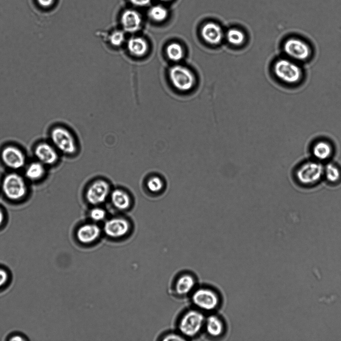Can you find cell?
<instances>
[{"mask_svg":"<svg viewBox=\"0 0 341 341\" xmlns=\"http://www.w3.org/2000/svg\"><path fill=\"white\" fill-rule=\"evenodd\" d=\"M190 305L206 315L218 312L224 304V297L216 287L199 284L188 299Z\"/></svg>","mask_w":341,"mask_h":341,"instance_id":"cell-1","label":"cell"},{"mask_svg":"<svg viewBox=\"0 0 341 341\" xmlns=\"http://www.w3.org/2000/svg\"><path fill=\"white\" fill-rule=\"evenodd\" d=\"M206 314L192 306L184 308L176 321V331L186 340L202 336Z\"/></svg>","mask_w":341,"mask_h":341,"instance_id":"cell-2","label":"cell"},{"mask_svg":"<svg viewBox=\"0 0 341 341\" xmlns=\"http://www.w3.org/2000/svg\"><path fill=\"white\" fill-rule=\"evenodd\" d=\"M275 75L282 82L288 85H295L302 80L303 73L297 62L288 57L282 58L274 65Z\"/></svg>","mask_w":341,"mask_h":341,"instance_id":"cell-3","label":"cell"},{"mask_svg":"<svg viewBox=\"0 0 341 341\" xmlns=\"http://www.w3.org/2000/svg\"><path fill=\"white\" fill-rule=\"evenodd\" d=\"M199 284L197 275L192 271L184 269L178 273L174 278L172 285V291L176 298L180 300H188Z\"/></svg>","mask_w":341,"mask_h":341,"instance_id":"cell-4","label":"cell"},{"mask_svg":"<svg viewBox=\"0 0 341 341\" xmlns=\"http://www.w3.org/2000/svg\"><path fill=\"white\" fill-rule=\"evenodd\" d=\"M50 138L58 151L66 154H72L76 151L75 139L65 127L60 124L54 125L50 130Z\"/></svg>","mask_w":341,"mask_h":341,"instance_id":"cell-5","label":"cell"},{"mask_svg":"<svg viewBox=\"0 0 341 341\" xmlns=\"http://www.w3.org/2000/svg\"><path fill=\"white\" fill-rule=\"evenodd\" d=\"M228 325L224 318L218 312L206 315L202 336L209 340L220 341L228 333Z\"/></svg>","mask_w":341,"mask_h":341,"instance_id":"cell-6","label":"cell"},{"mask_svg":"<svg viewBox=\"0 0 341 341\" xmlns=\"http://www.w3.org/2000/svg\"><path fill=\"white\" fill-rule=\"evenodd\" d=\"M282 48L286 57L297 62L308 60L312 54V48L308 43L296 36L286 39Z\"/></svg>","mask_w":341,"mask_h":341,"instance_id":"cell-7","label":"cell"},{"mask_svg":"<svg viewBox=\"0 0 341 341\" xmlns=\"http://www.w3.org/2000/svg\"><path fill=\"white\" fill-rule=\"evenodd\" d=\"M2 190L4 195L12 200H18L26 194L27 187L22 176L18 173L6 175L2 183Z\"/></svg>","mask_w":341,"mask_h":341,"instance_id":"cell-8","label":"cell"},{"mask_svg":"<svg viewBox=\"0 0 341 341\" xmlns=\"http://www.w3.org/2000/svg\"><path fill=\"white\" fill-rule=\"evenodd\" d=\"M324 168L316 162L309 161L300 166L296 172L298 182L304 185L316 184L324 175Z\"/></svg>","mask_w":341,"mask_h":341,"instance_id":"cell-9","label":"cell"},{"mask_svg":"<svg viewBox=\"0 0 341 341\" xmlns=\"http://www.w3.org/2000/svg\"><path fill=\"white\" fill-rule=\"evenodd\" d=\"M170 79L173 85L182 91L190 89L194 83V77L186 67L182 65L172 67L169 72Z\"/></svg>","mask_w":341,"mask_h":341,"instance_id":"cell-10","label":"cell"},{"mask_svg":"<svg viewBox=\"0 0 341 341\" xmlns=\"http://www.w3.org/2000/svg\"><path fill=\"white\" fill-rule=\"evenodd\" d=\"M110 193V187L105 180L98 179L92 183L88 188L86 198L91 205H98L104 203Z\"/></svg>","mask_w":341,"mask_h":341,"instance_id":"cell-11","label":"cell"},{"mask_svg":"<svg viewBox=\"0 0 341 341\" xmlns=\"http://www.w3.org/2000/svg\"><path fill=\"white\" fill-rule=\"evenodd\" d=\"M1 158L6 166L14 170L20 169L26 163L24 153L20 149L14 146H8L2 149Z\"/></svg>","mask_w":341,"mask_h":341,"instance_id":"cell-12","label":"cell"},{"mask_svg":"<svg viewBox=\"0 0 341 341\" xmlns=\"http://www.w3.org/2000/svg\"><path fill=\"white\" fill-rule=\"evenodd\" d=\"M130 229V224L122 218H113L107 220L104 226L106 235L112 238H119L126 235Z\"/></svg>","mask_w":341,"mask_h":341,"instance_id":"cell-13","label":"cell"},{"mask_svg":"<svg viewBox=\"0 0 341 341\" xmlns=\"http://www.w3.org/2000/svg\"><path fill=\"white\" fill-rule=\"evenodd\" d=\"M57 151L53 145L46 142H41L36 146L34 154L37 161L44 165H52L58 160Z\"/></svg>","mask_w":341,"mask_h":341,"instance_id":"cell-14","label":"cell"},{"mask_svg":"<svg viewBox=\"0 0 341 341\" xmlns=\"http://www.w3.org/2000/svg\"><path fill=\"white\" fill-rule=\"evenodd\" d=\"M99 226L94 223H86L80 226L76 231L78 241L84 244H88L96 241L100 235Z\"/></svg>","mask_w":341,"mask_h":341,"instance_id":"cell-15","label":"cell"},{"mask_svg":"<svg viewBox=\"0 0 341 341\" xmlns=\"http://www.w3.org/2000/svg\"><path fill=\"white\" fill-rule=\"evenodd\" d=\"M201 34L206 41L212 44L220 43L222 37L221 27L212 22H208L202 26Z\"/></svg>","mask_w":341,"mask_h":341,"instance_id":"cell-16","label":"cell"},{"mask_svg":"<svg viewBox=\"0 0 341 341\" xmlns=\"http://www.w3.org/2000/svg\"><path fill=\"white\" fill-rule=\"evenodd\" d=\"M142 19L137 11L128 9L124 11L121 17V23L124 30L133 32L138 30L140 26Z\"/></svg>","mask_w":341,"mask_h":341,"instance_id":"cell-17","label":"cell"},{"mask_svg":"<svg viewBox=\"0 0 341 341\" xmlns=\"http://www.w3.org/2000/svg\"><path fill=\"white\" fill-rule=\"evenodd\" d=\"M112 205L117 209H128L130 205V198L128 194L122 190L117 189L112 191L110 195Z\"/></svg>","mask_w":341,"mask_h":341,"instance_id":"cell-18","label":"cell"},{"mask_svg":"<svg viewBox=\"0 0 341 341\" xmlns=\"http://www.w3.org/2000/svg\"><path fill=\"white\" fill-rule=\"evenodd\" d=\"M129 52L136 57H142L148 52V46L147 41L140 37L130 38L128 42Z\"/></svg>","mask_w":341,"mask_h":341,"instance_id":"cell-19","label":"cell"},{"mask_svg":"<svg viewBox=\"0 0 341 341\" xmlns=\"http://www.w3.org/2000/svg\"><path fill=\"white\" fill-rule=\"evenodd\" d=\"M332 146L328 141L321 140L316 142L313 146L312 152L314 156L319 160H325L332 155Z\"/></svg>","mask_w":341,"mask_h":341,"instance_id":"cell-20","label":"cell"},{"mask_svg":"<svg viewBox=\"0 0 341 341\" xmlns=\"http://www.w3.org/2000/svg\"><path fill=\"white\" fill-rule=\"evenodd\" d=\"M44 166L38 161L30 163L25 170L26 177L32 181L40 179L44 175Z\"/></svg>","mask_w":341,"mask_h":341,"instance_id":"cell-21","label":"cell"},{"mask_svg":"<svg viewBox=\"0 0 341 341\" xmlns=\"http://www.w3.org/2000/svg\"><path fill=\"white\" fill-rule=\"evenodd\" d=\"M326 180L330 183L337 182L340 179L341 172L340 169L333 164H328L324 170Z\"/></svg>","mask_w":341,"mask_h":341,"instance_id":"cell-22","label":"cell"},{"mask_svg":"<svg viewBox=\"0 0 341 341\" xmlns=\"http://www.w3.org/2000/svg\"><path fill=\"white\" fill-rule=\"evenodd\" d=\"M166 52L168 57L174 61L180 60L184 55L182 47L180 44L176 42L172 43L167 46Z\"/></svg>","mask_w":341,"mask_h":341,"instance_id":"cell-23","label":"cell"},{"mask_svg":"<svg viewBox=\"0 0 341 341\" xmlns=\"http://www.w3.org/2000/svg\"><path fill=\"white\" fill-rule=\"evenodd\" d=\"M167 9L160 5L152 7L149 11L150 17L154 21L160 22L166 19L168 16Z\"/></svg>","mask_w":341,"mask_h":341,"instance_id":"cell-24","label":"cell"},{"mask_svg":"<svg viewBox=\"0 0 341 341\" xmlns=\"http://www.w3.org/2000/svg\"><path fill=\"white\" fill-rule=\"evenodd\" d=\"M226 38L231 44L240 45L244 41V35L240 30L236 28H232L228 31Z\"/></svg>","mask_w":341,"mask_h":341,"instance_id":"cell-25","label":"cell"},{"mask_svg":"<svg viewBox=\"0 0 341 341\" xmlns=\"http://www.w3.org/2000/svg\"><path fill=\"white\" fill-rule=\"evenodd\" d=\"M146 187L150 192L154 193H158L164 187V182L160 177L152 176L147 181Z\"/></svg>","mask_w":341,"mask_h":341,"instance_id":"cell-26","label":"cell"},{"mask_svg":"<svg viewBox=\"0 0 341 341\" xmlns=\"http://www.w3.org/2000/svg\"><path fill=\"white\" fill-rule=\"evenodd\" d=\"M89 216L94 221H101L105 219L106 217V212L105 210L102 208L94 207L90 211Z\"/></svg>","mask_w":341,"mask_h":341,"instance_id":"cell-27","label":"cell"},{"mask_svg":"<svg viewBox=\"0 0 341 341\" xmlns=\"http://www.w3.org/2000/svg\"><path fill=\"white\" fill-rule=\"evenodd\" d=\"M124 40V35L122 31H116L113 32L110 36L111 44L115 46L120 45Z\"/></svg>","mask_w":341,"mask_h":341,"instance_id":"cell-28","label":"cell"},{"mask_svg":"<svg viewBox=\"0 0 341 341\" xmlns=\"http://www.w3.org/2000/svg\"><path fill=\"white\" fill-rule=\"evenodd\" d=\"M163 341H186V340L176 330L166 334L162 337Z\"/></svg>","mask_w":341,"mask_h":341,"instance_id":"cell-29","label":"cell"},{"mask_svg":"<svg viewBox=\"0 0 341 341\" xmlns=\"http://www.w3.org/2000/svg\"><path fill=\"white\" fill-rule=\"evenodd\" d=\"M55 0H36L37 2L42 7L49 8L54 3Z\"/></svg>","mask_w":341,"mask_h":341,"instance_id":"cell-30","label":"cell"},{"mask_svg":"<svg viewBox=\"0 0 341 341\" xmlns=\"http://www.w3.org/2000/svg\"><path fill=\"white\" fill-rule=\"evenodd\" d=\"M8 279V275L6 271L0 268V287L6 283Z\"/></svg>","mask_w":341,"mask_h":341,"instance_id":"cell-31","label":"cell"},{"mask_svg":"<svg viewBox=\"0 0 341 341\" xmlns=\"http://www.w3.org/2000/svg\"><path fill=\"white\" fill-rule=\"evenodd\" d=\"M134 5L137 6H144L149 3L151 0H130Z\"/></svg>","mask_w":341,"mask_h":341,"instance_id":"cell-32","label":"cell"},{"mask_svg":"<svg viewBox=\"0 0 341 341\" xmlns=\"http://www.w3.org/2000/svg\"><path fill=\"white\" fill-rule=\"evenodd\" d=\"M4 212L2 209V208H0V226L2 224L4 220Z\"/></svg>","mask_w":341,"mask_h":341,"instance_id":"cell-33","label":"cell"},{"mask_svg":"<svg viewBox=\"0 0 341 341\" xmlns=\"http://www.w3.org/2000/svg\"><path fill=\"white\" fill-rule=\"evenodd\" d=\"M24 339L22 338L20 336H14V338L12 339L11 340H18V341H22Z\"/></svg>","mask_w":341,"mask_h":341,"instance_id":"cell-34","label":"cell"},{"mask_svg":"<svg viewBox=\"0 0 341 341\" xmlns=\"http://www.w3.org/2000/svg\"><path fill=\"white\" fill-rule=\"evenodd\" d=\"M162 0V1H168V0Z\"/></svg>","mask_w":341,"mask_h":341,"instance_id":"cell-35","label":"cell"}]
</instances>
